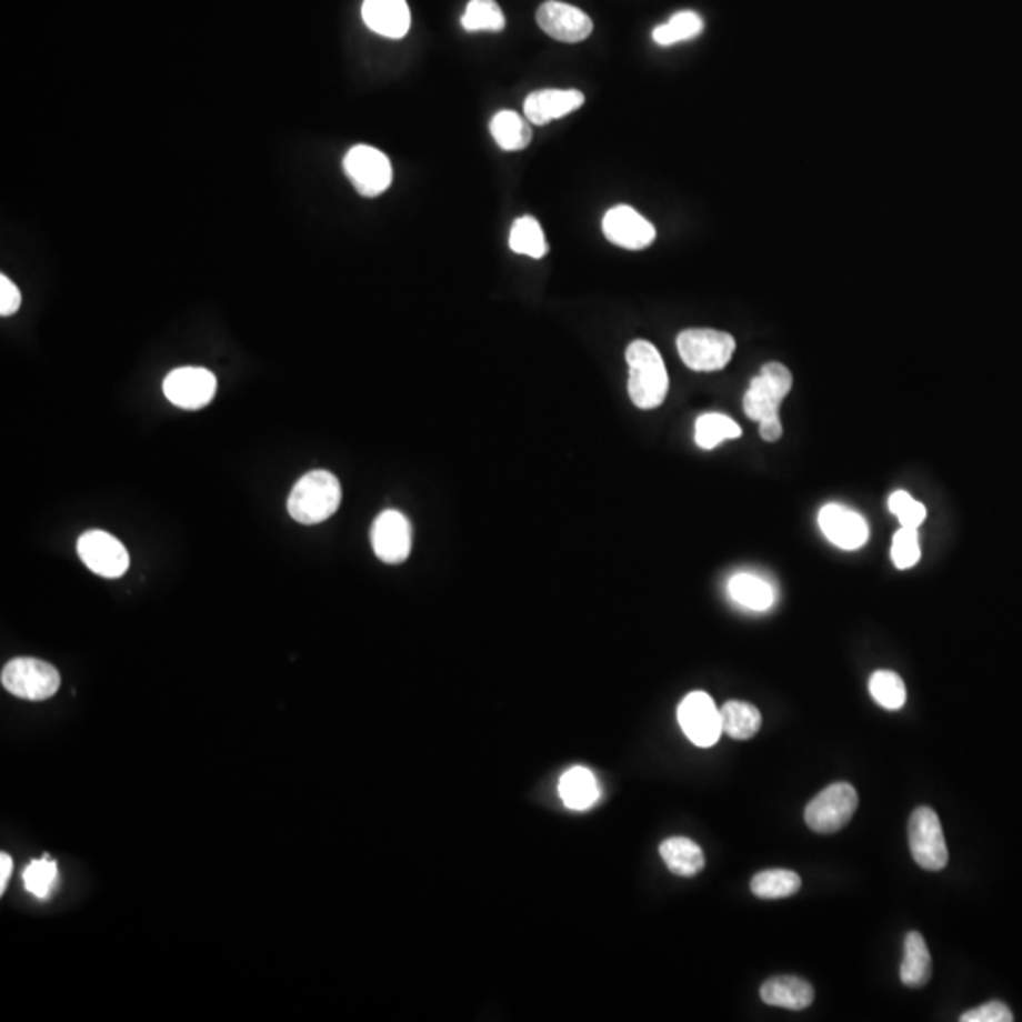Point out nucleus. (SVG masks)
Returning a JSON list of instances; mask_svg holds the SVG:
<instances>
[{"label":"nucleus","mask_w":1022,"mask_h":1022,"mask_svg":"<svg viewBox=\"0 0 1022 1022\" xmlns=\"http://www.w3.org/2000/svg\"><path fill=\"white\" fill-rule=\"evenodd\" d=\"M629 365V397L639 409H655L669 392V373L655 345L637 339L627 347Z\"/></svg>","instance_id":"nucleus-1"},{"label":"nucleus","mask_w":1022,"mask_h":1022,"mask_svg":"<svg viewBox=\"0 0 1022 1022\" xmlns=\"http://www.w3.org/2000/svg\"><path fill=\"white\" fill-rule=\"evenodd\" d=\"M341 504V483L332 472L305 473L288 497V513L301 524H317L332 518Z\"/></svg>","instance_id":"nucleus-2"},{"label":"nucleus","mask_w":1022,"mask_h":1022,"mask_svg":"<svg viewBox=\"0 0 1022 1022\" xmlns=\"http://www.w3.org/2000/svg\"><path fill=\"white\" fill-rule=\"evenodd\" d=\"M678 352L684 364L693 371H720L735 354V338L731 333L691 328L677 339Z\"/></svg>","instance_id":"nucleus-3"},{"label":"nucleus","mask_w":1022,"mask_h":1022,"mask_svg":"<svg viewBox=\"0 0 1022 1022\" xmlns=\"http://www.w3.org/2000/svg\"><path fill=\"white\" fill-rule=\"evenodd\" d=\"M792 371L780 362L763 365L744 394V413L752 421H780V403L792 390Z\"/></svg>","instance_id":"nucleus-4"},{"label":"nucleus","mask_w":1022,"mask_h":1022,"mask_svg":"<svg viewBox=\"0 0 1022 1022\" xmlns=\"http://www.w3.org/2000/svg\"><path fill=\"white\" fill-rule=\"evenodd\" d=\"M2 685L8 693L26 701H46L56 695L61 677L53 664L40 659H12L2 669Z\"/></svg>","instance_id":"nucleus-5"},{"label":"nucleus","mask_w":1022,"mask_h":1022,"mask_svg":"<svg viewBox=\"0 0 1022 1022\" xmlns=\"http://www.w3.org/2000/svg\"><path fill=\"white\" fill-rule=\"evenodd\" d=\"M856 809L858 792L854 786L846 782H838L822 790L806 805L805 822L812 831L830 835L843 830L854 816Z\"/></svg>","instance_id":"nucleus-6"},{"label":"nucleus","mask_w":1022,"mask_h":1022,"mask_svg":"<svg viewBox=\"0 0 1022 1022\" xmlns=\"http://www.w3.org/2000/svg\"><path fill=\"white\" fill-rule=\"evenodd\" d=\"M909 846L916 865L926 871H941L949 862L945 835L940 816L930 806H919L909 820Z\"/></svg>","instance_id":"nucleus-7"},{"label":"nucleus","mask_w":1022,"mask_h":1022,"mask_svg":"<svg viewBox=\"0 0 1022 1022\" xmlns=\"http://www.w3.org/2000/svg\"><path fill=\"white\" fill-rule=\"evenodd\" d=\"M343 169L354 190L364 198H378L392 182L390 160L378 148L357 144L347 152Z\"/></svg>","instance_id":"nucleus-8"},{"label":"nucleus","mask_w":1022,"mask_h":1022,"mask_svg":"<svg viewBox=\"0 0 1022 1022\" xmlns=\"http://www.w3.org/2000/svg\"><path fill=\"white\" fill-rule=\"evenodd\" d=\"M678 722L695 747H714L723 733L720 709L704 691H693L684 697L678 707Z\"/></svg>","instance_id":"nucleus-9"},{"label":"nucleus","mask_w":1022,"mask_h":1022,"mask_svg":"<svg viewBox=\"0 0 1022 1022\" xmlns=\"http://www.w3.org/2000/svg\"><path fill=\"white\" fill-rule=\"evenodd\" d=\"M83 564L102 578H122L129 569V553L118 538L104 531H88L78 540Z\"/></svg>","instance_id":"nucleus-10"},{"label":"nucleus","mask_w":1022,"mask_h":1022,"mask_svg":"<svg viewBox=\"0 0 1022 1022\" xmlns=\"http://www.w3.org/2000/svg\"><path fill=\"white\" fill-rule=\"evenodd\" d=\"M163 392L177 408L201 409L217 394V378L204 368H179L167 375Z\"/></svg>","instance_id":"nucleus-11"},{"label":"nucleus","mask_w":1022,"mask_h":1022,"mask_svg":"<svg viewBox=\"0 0 1022 1022\" xmlns=\"http://www.w3.org/2000/svg\"><path fill=\"white\" fill-rule=\"evenodd\" d=\"M413 532L402 511L384 510L371 527V545L387 564H400L411 553Z\"/></svg>","instance_id":"nucleus-12"},{"label":"nucleus","mask_w":1022,"mask_h":1022,"mask_svg":"<svg viewBox=\"0 0 1022 1022\" xmlns=\"http://www.w3.org/2000/svg\"><path fill=\"white\" fill-rule=\"evenodd\" d=\"M602 231L608 241L621 249H648L655 241V228L629 204H618L604 214Z\"/></svg>","instance_id":"nucleus-13"},{"label":"nucleus","mask_w":1022,"mask_h":1022,"mask_svg":"<svg viewBox=\"0 0 1022 1022\" xmlns=\"http://www.w3.org/2000/svg\"><path fill=\"white\" fill-rule=\"evenodd\" d=\"M537 21L540 29L559 42H582L593 32V21L580 8L557 0H548L538 8Z\"/></svg>","instance_id":"nucleus-14"},{"label":"nucleus","mask_w":1022,"mask_h":1022,"mask_svg":"<svg viewBox=\"0 0 1022 1022\" xmlns=\"http://www.w3.org/2000/svg\"><path fill=\"white\" fill-rule=\"evenodd\" d=\"M818 523L824 537L841 550H860L868 543V521L846 505H824L818 513Z\"/></svg>","instance_id":"nucleus-15"},{"label":"nucleus","mask_w":1022,"mask_h":1022,"mask_svg":"<svg viewBox=\"0 0 1022 1022\" xmlns=\"http://www.w3.org/2000/svg\"><path fill=\"white\" fill-rule=\"evenodd\" d=\"M585 102V96L578 90H540L527 97L523 102L524 118L532 126H548L553 120L572 114Z\"/></svg>","instance_id":"nucleus-16"},{"label":"nucleus","mask_w":1022,"mask_h":1022,"mask_svg":"<svg viewBox=\"0 0 1022 1022\" xmlns=\"http://www.w3.org/2000/svg\"><path fill=\"white\" fill-rule=\"evenodd\" d=\"M362 18L371 31L387 39H402L411 26L405 0H364Z\"/></svg>","instance_id":"nucleus-17"},{"label":"nucleus","mask_w":1022,"mask_h":1022,"mask_svg":"<svg viewBox=\"0 0 1022 1022\" xmlns=\"http://www.w3.org/2000/svg\"><path fill=\"white\" fill-rule=\"evenodd\" d=\"M761 1000L766 1005L784 1010H806L814 1002V989L805 979L795 975H780L761 984Z\"/></svg>","instance_id":"nucleus-18"},{"label":"nucleus","mask_w":1022,"mask_h":1022,"mask_svg":"<svg viewBox=\"0 0 1022 1022\" xmlns=\"http://www.w3.org/2000/svg\"><path fill=\"white\" fill-rule=\"evenodd\" d=\"M903 962H901L900 978L901 983L911 989L926 986L928 981L932 978V956L928 951L926 941L922 933L911 932L905 938L903 945Z\"/></svg>","instance_id":"nucleus-19"},{"label":"nucleus","mask_w":1022,"mask_h":1022,"mask_svg":"<svg viewBox=\"0 0 1022 1022\" xmlns=\"http://www.w3.org/2000/svg\"><path fill=\"white\" fill-rule=\"evenodd\" d=\"M559 793H561L564 805L572 811L591 809L597 803V799L601 798L597 779L585 766H574L562 774Z\"/></svg>","instance_id":"nucleus-20"},{"label":"nucleus","mask_w":1022,"mask_h":1022,"mask_svg":"<svg viewBox=\"0 0 1022 1022\" xmlns=\"http://www.w3.org/2000/svg\"><path fill=\"white\" fill-rule=\"evenodd\" d=\"M659 854L671 873L678 876H695L704 868L701 846L688 838L667 839L659 846Z\"/></svg>","instance_id":"nucleus-21"},{"label":"nucleus","mask_w":1022,"mask_h":1022,"mask_svg":"<svg viewBox=\"0 0 1022 1022\" xmlns=\"http://www.w3.org/2000/svg\"><path fill=\"white\" fill-rule=\"evenodd\" d=\"M491 134L505 152H519L531 144V122L513 110H500L492 116Z\"/></svg>","instance_id":"nucleus-22"},{"label":"nucleus","mask_w":1022,"mask_h":1022,"mask_svg":"<svg viewBox=\"0 0 1022 1022\" xmlns=\"http://www.w3.org/2000/svg\"><path fill=\"white\" fill-rule=\"evenodd\" d=\"M729 594L741 607L765 612L774 604V591L765 580L754 574H737L729 580Z\"/></svg>","instance_id":"nucleus-23"},{"label":"nucleus","mask_w":1022,"mask_h":1022,"mask_svg":"<svg viewBox=\"0 0 1022 1022\" xmlns=\"http://www.w3.org/2000/svg\"><path fill=\"white\" fill-rule=\"evenodd\" d=\"M722 729L725 735L735 741H748L758 735L761 728L760 710L744 701H729L720 709Z\"/></svg>","instance_id":"nucleus-24"},{"label":"nucleus","mask_w":1022,"mask_h":1022,"mask_svg":"<svg viewBox=\"0 0 1022 1022\" xmlns=\"http://www.w3.org/2000/svg\"><path fill=\"white\" fill-rule=\"evenodd\" d=\"M801 876L790 869H766L754 875L750 882L752 894L761 900H782L798 894L801 890Z\"/></svg>","instance_id":"nucleus-25"},{"label":"nucleus","mask_w":1022,"mask_h":1022,"mask_svg":"<svg viewBox=\"0 0 1022 1022\" xmlns=\"http://www.w3.org/2000/svg\"><path fill=\"white\" fill-rule=\"evenodd\" d=\"M741 434V427L722 413H707L697 419L695 443L707 451L718 448L723 441L737 440Z\"/></svg>","instance_id":"nucleus-26"},{"label":"nucleus","mask_w":1022,"mask_h":1022,"mask_svg":"<svg viewBox=\"0 0 1022 1022\" xmlns=\"http://www.w3.org/2000/svg\"><path fill=\"white\" fill-rule=\"evenodd\" d=\"M510 249L515 254L531 255L540 260L548 254V243L543 237L542 226L537 218L521 217L513 222L510 231Z\"/></svg>","instance_id":"nucleus-27"},{"label":"nucleus","mask_w":1022,"mask_h":1022,"mask_svg":"<svg viewBox=\"0 0 1022 1022\" xmlns=\"http://www.w3.org/2000/svg\"><path fill=\"white\" fill-rule=\"evenodd\" d=\"M704 29V21L701 16L691 10L678 12L672 16L671 20L653 29V40L659 46H672L684 40L695 39Z\"/></svg>","instance_id":"nucleus-28"},{"label":"nucleus","mask_w":1022,"mask_h":1022,"mask_svg":"<svg viewBox=\"0 0 1022 1022\" xmlns=\"http://www.w3.org/2000/svg\"><path fill=\"white\" fill-rule=\"evenodd\" d=\"M869 693L879 707L900 710L908 701V690L900 674L892 671H876L869 678Z\"/></svg>","instance_id":"nucleus-29"},{"label":"nucleus","mask_w":1022,"mask_h":1022,"mask_svg":"<svg viewBox=\"0 0 1022 1022\" xmlns=\"http://www.w3.org/2000/svg\"><path fill=\"white\" fill-rule=\"evenodd\" d=\"M462 27L468 32L504 31V12L494 0H470L467 12L462 16Z\"/></svg>","instance_id":"nucleus-30"},{"label":"nucleus","mask_w":1022,"mask_h":1022,"mask_svg":"<svg viewBox=\"0 0 1022 1022\" xmlns=\"http://www.w3.org/2000/svg\"><path fill=\"white\" fill-rule=\"evenodd\" d=\"M58 882V863L44 860H34L23 871V884L27 892H31L39 900H48L51 890Z\"/></svg>","instance_id":"nucleus-31"},{"label":"nucleus","mask_w":1022,"mask_h":1022,"mask_svg":"<svg viewBox=\"0 0 1022 1022\" xmlns=\"http://www.w3.org/2000/svg\"><path fill=\"white\" fill-rule=\"evenodd\" d=\"M892 561L900 570L913 569L920 561L919 529L901 527L892 542Z\"/></svg>","instance_id":"nucleus-32"},{"label":"nucleus","mask_w":1022,"mask_h":1022,"mask_svg":"<svg viewBox=\"0 0 1022 1022\" xmlns=\"http://www.w3.org/2000/svg\"><path fill=\"white\" fill-rule=\"evenodd\" d=\"M890 511L894 513L901 527H914L919 529L920 524L926 519V505L920 504L905 491H898L890 497Z\"/></svg>","instance_id":"nucleus-33"},{"label":"nucleus","mask_w":1022,"mask_h":1022,"mask_svg":"<svg viewBox=\"0 0 1022 1022\" xmlns=\"http://www.w3.org/2000/svg\"><path fill=\"white\" fill-rule=\"evenodd\" d=\"M1015 1016L1011 1013L1010 1008L1000 1000H992L984 1005H979L975 1010L965 1011L964 1015L960 1016L962 1022H1011Z\"/></svg>","instance_id":"nucleus-34"},{"label":"nucleus","mask_w":1022,"mask_h":1022,"mask_svg":"<svg viewBox=\"0 0 1022 1022\" xmlns=\"http://www.w3.org/2000/svg\"><path fill=\"white\" fill-rule=\"evenodd\" d=\"M21 305V292L7 275L0 277V314L10 317Z\"/></svg>","instance_id":"nucleus-35"},{"label":"nucleus","mask_w":1022,"mask_h":1022,"mask_svg":"<svg viewBox=\"0 0 1022 1022\" xmlns=\"http://www.w3.org/2000/svg\"><path fill=\"white\" fill-rule=\"evenodd\" d=\"M12 858L8 856L7 852L0 854V894L7 892L8 881L12 876Z\"/></svg>","instance_id":"nucleus-36"},{"label":"nucleus","mask_w":1022,"mask_h":1022,"mask_svg":"<svg viewBox=\"0 0 1022 1022\" xmlns=\"http://www.w3.org/2000/svg\"><path fill=\"white\" fill-rule=\"evenodd\" d=\"M760 434L765 441H779L782 435V422L763 421L760 422Z\"/></svg>","instance_id":"nucleus-37"}]
</instances>
